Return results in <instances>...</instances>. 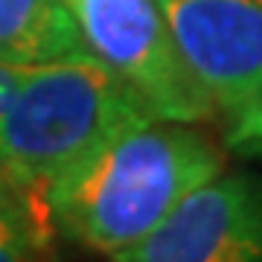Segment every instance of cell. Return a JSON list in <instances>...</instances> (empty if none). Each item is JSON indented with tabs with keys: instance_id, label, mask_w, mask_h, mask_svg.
I'll list each match as a JSON object with an SVG mask.
<instances>
[{
	"instance_id": "obj_2",
	"label": "cell",
	"mask_w": 262,
	"mask_h": 262,
	"mask_svg": "<svg viewBox=\"0 0 262 262\" xmlns=\"http://www.w3.org/2000/svg\"><path fill=\"white\" fill-rule=\"evenodd\" d=\"M149 120L146 102L91 50L32 64L0 122V175L41 195L64 169Z\"/></svg>"
},
{
	"instance_id": "obj_4",
	"label": "cell",
	"mask_w": 262,
	"mask_h": 262,
	"mask_svg": "<svg viewBox=\"0 0 262 262\" xmlns=\"http://www.w3.org/2000/svg\"><path fill=\"white\" fill-rule=\"evenodd\" d=\"M187 70L233 122L262 99V0H158Z\"/></svg>"
},
{
	"instance_id": "obj_9",
	"label": "cell",
	"mask_w": 262,
	"mask_h": 262,
	"mask_svg": "<svg viewBox=\"0 0 262 262\" xmlns=\"http://www.w3.org/2000/svg\"><path fill=\"white\" fill-rule=\"evenodd\" d=\"M24 70H27V67H15V64L0 61V122H3V114H6L12 96L18 91L20 79H24Z\"/></svg>"
},
{
	"instance_id": "obj_11",
	"label": "cell",
	"mask_w": 262,
	"mask_h": 262,
	"mask_svg": "<svg viewBox=\"0 0 262 262\" xmlns=\"http://www.w3.org/2000/svg\"><path fill=\"white\" fill-rule=\"evenodd\" d=\"M256 105H262V99H259V102H256ZM256 105H253V108H256Z\"/></svg>"
},
{
	"instance_id": "obj_8",
	"label": "cell",
	"mask_w": 262,
	"mask_h": 262,
	"mask_svg": "<svg viewBox=\"0 0 262 262\" xmlns=\"http://www.w3.org/2000/svg\"><path fill=\"white\" fill-rule=\"evenodd\" d=\"M227 146L233 151H239V155L262 158V105L251 108V111L242 114L239 120L230 122Z\"/></svg>"
},
{
	"instance_id": "obj_5",
	"label": "cell",
	"mask_w": 262,
	"mask_h": 262,
	"mask_svg": "<svg viewBox=\"0 0 262 262\" xmlns=\"http://www.w3.org/2000/svg\"><path fill=\"white\" fill-rule=\"evenodd\" d=\"M114 262H262V175L219 172Z\"/></svg>"
},
{
	"instance_id": "obj_1",
	"label": "cell",
	"mask_w": 262,
	"mask_h": 262,
	"mask_svg": "<svg viewBox=\"0 0 262 262\" xmlns=\"http://www.w3.org/2000/svg\"><path fill=\"white\" fill-rule=\"evenodd\" d=\"M219 172H225V151L201 131L149 120L56 175L41 198L67 239L114 256L149 236Z\"/></svg>"
},
{
	"instance_id": "obj_3",
	"label": "cell",
	"mask_w": 262,
	"mask_h": 262,
	"mask_svg": "<svg viewBox=\"0 0 262 262\" xmlns=\"http://www.w3.org/2000/svg\"><path fill=\"white\" fill-rule=\"evenodd\" d=\"M84 47L102 58L155 120H213L215 105L181 58L158 0H64Z\"/></svg>"
},
{
	"instance_id": "obj_6",
	"label": "cell",
	"mask_w": 262,
	"mask_h": 262,
	"mask_svg": "<svg viewBox=\"0 0 262 262\" xmlns=\"http://www.w3.org/2000/svg\"><path fill=\"white\" fill-rule=\"evenodd\" d=\"M84 47L64 0H0V61L44 64Z\"/></svg>"
},
{
	"instance_id": "obj_7",
	"label": "cell",
	"mask_w": 262,
	"mask_h": 262,
	"mask_svg": "<svg viewBox=\"0 0 262 262\" xmlns=\"http://www.w3.org/2000/svg\"><path fill=\"white\" fill-rule=\"evenodd\" d=\"M27 189L0 192V262H44L47 207L32 210Z\"/></svg>"
},
{
	"instance_id": "obj_10",
	"label": "cell",
	"mask_w": 262,
	"mask_h": 262,
	"mask_svg": "<svg viewBox=\"0 0 262 262\" xmlns=\"http://www.w3.org/2000/svg\"><path fill=\"white\" fill-rule=\"evenodd\" d=\"M6 189H12V184L6 178H3V175H0V192H6Z\"/></svg>"
}]
</instances>
